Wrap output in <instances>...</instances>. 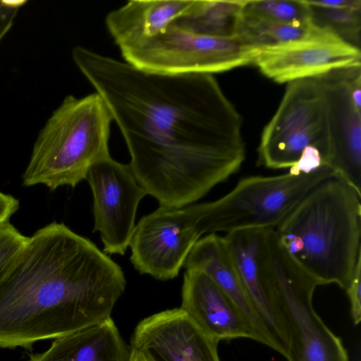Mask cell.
<instances>
[{
    "mask_svg": "<svg viewBox=\"0 0 361 361\" xmlns=\"http://www.w3.org/2000/svg\"><path fill=\"white\" fill-rule=\"evenodd\" d=\"M360 62V49L319 26L300 40L259 48L254 61L262 74L278 83L317 77Z\"/></svg>",
    "mask_w": 361,
    "mask_h": 361,
    "instance_id": "11",
    "label": "cell"
},
{
    "mask_svg": "<svg viewBox=\"0 0 361 361\" xmlns=\"http://www.w3.org/2000/svg\"><path fill=\"white\" fill-rule=\"evenodd\" d=\"M194 0H133L110 11L106 29L120 49L164 32Z\"/></svg>",
    "mask_w": 361,
    "mask_h": 361,
    "instance_id": "16",
    "label": "cell"
},
{
    "mask_svg": "<svg viewBox=\"0 0 361 361\" xmlns=\"http://www.w3.org/2000/svg\"><path fill=\"white\" fill-rule=\"evenodd\" d=\"M317 28L313 23L288 25L243 14L236 37L247 44L262 48L300 40L312 35Z\"/></svg>",
    "mask_w": 361,
    "mask_h": 361,
    "instance_id": "20",
    "label": "cell"
},
{
    "mask_svg": "<svg viewBox=\"0 0 361 361\" xmlns=\"http://www.w3.org/2000/svg\"><path fill=\"white\" fill-rule=\"evenodd\" d=\"M28 355L27 361H130V348L110 317L58 337L47 350Z\"/></svg>",
    "mask_w": 361,
    "mask_h": 361,
    "instance_id": "17",
    "label": "cell"
},
{
    "mask_svg": "<svg viewBox=\"0 0 361 361\" xmlns=\"http://www.w3.org/2000/svg\"><path fill=\"white\" fill-rule=\"evenodd\" d=\"M73 62L106 104L139 185L160 206L195 203L240 168L243 119L212 74H165L82 46Z\"/></svg>",
    "mask_w": 361,
    "mask_h": 361,
    "instance_id": "1",
    "label": "cell"
},
{
    "mask_svg": "<svg viewBox=\"0 0 361 361\" xmlns=\"http://www.w3.org/2000/svg\"><path fill=\"white\" fill-rule=\"evenodd\" d=\"M204 234L198 203L160 206L136 224L129 244L130 262L141 274L160 281L173 279Z\"/></svg>",
    "mask_w": 361,
    "mask_h": 361,
    "instance_id": "9",
    "label": "cell"
},
{
    "mask_svg": "<svg viewBox=\"0 0 361 361\" xmlns=\"http://www.w3.org/2000/svg\"><path fill=\"white\" fill-rule=\"evenodd\" d=\"M130 361H148L147 358L139 351L130 349Z\"/></svg>",
    "mask_w": 361,
    "mask_h": 361,
    "instance_id": "28",
    "label": "cell"
},
{
    "mask_svg": "<svg viewBox=\"0 0 361 361\" xmlns=\"http://www.w3.org/2000/svg\"><path fill=\"white\" fill-rule=\"evenodd\" d=\"M27 239L9 222L0 225V279Z\"/></svg>",
    "mask_w": 361,
    "mask_h": 361,
    "instance_id": "23",
    "label": "cell"
},
{
    "mask_svg": "<svg viewBox=\"0 0 361 361\" xmlns=\"http://www.w3.org/2000/svg\"><path fill=\"white\" fill-rule=\"evenodd\" d=\"M243 14L288 25L312 23L311 7L305 0L246 1Z\"/></svg>",
    "mask_w": 361,
    "mask_h": 361,
    "instance_id": "21",
    "label": "cell"
},
{
    "mask_svg": "<svg viewBox=\"0 0 361 361\" xmlns=\"http://www.w3.org/2000/svg\"><path fill=\"white\" fill-rule=\"evenodd\" d=\"M345 290L350 303L351 317L357 325L361 320V260L357 262Z\"/></svg>",
    "mask_w": 361,
    "mask_h": 361,
    "instance_id": "24",
    "label": "cell"
},
{
    "mask_svg": "<svg viewBox=\"0 0 361 361\" xmlns=\"http://www.w3.org/2000/svg\"><path fill=\"white\" fill-rule=\"evenodd\" d=\"M218 343L178 307L141 320L129 346L148 361H220Z\"/></svg>",
    "mask_w": 361,
    "mask_h": 361,
    "instance_id": "14",
    "label": "cell"
},
{
    "mask_svg": "<svg viewBox=\"0 0 361 361\" xmlns=\"http://www.w3.org/2000/svg\"><path fill=\"white\" fill-rule=\"evenodd\" d=\"M354 66L319 75L328 109L331 151L327 166L361 192V106L352 94Z\"/></svg>",
    "mask_w": 361,
    "mask_h": 361,
    "instance_id": "13",
    "label": "cell"
},
{
    "mask_svg": "<svg viewBox=\"0 0 361 361\" xmlns=\"http://www.w3.org/2000/svg\"><path fill=\"white\" fill-rule=\"evenodd\" d=\"M180 308L209 337L218 341L246 338L262 343L254 324L203 271L183 275Z\"/></svg>",
    "mask_w": 361,
    "mask_h": 361,
    "instance_id": "15",
    "label": "cell"
},
{
    "mask_svg": "<svg viewBox=\"0 0 361 361\" xmlns=\"http://www.w3.org/2000/svg\"><path fill=\"white\" fill-rule=\"evenodd\" d=\"M334 175L321 166L308 173L242 178L223 197L199 203L204 234L275 228L309 191Z\"/></svg>",
    "mask_w": 361,
    "mask_h": 361,
    "instance_id": "5",
    "label": "cell"
},
{
    "mask_svg": "<svg viewBox=\"0 0 361 361\" xmlns=\"http://www.w3.org/2000/svg\"><path fill=\"white\" fill-rule=\"evenodd\" d=\"M246 0H194L192 6L171 24L197 35L233 38Z\"/></svg>",
    "mask_w": 361,
    "mask_h": 361,
    "instance_id": "19",
    "label": "cell"
},
{
    "mask_svg": "<svg viewBox=\"0 0 361 361\" xmlns=\"http://www.w3.org/2000/svg\"><path fill=\"white\" fill-rule=\"evenodd\" d=\"M264 249L287 331L288 361H349L340 338L313 307L318 283L280 245L274 229L266 230Z\"/></svg>",
    "mask_w": 361,
    "mask_h": 361,
    "instance_id": "6",
    "label": "cell"
},
{
    "mask_svg": "<svg viewBox=\"0 0 361 361\" xmlns=\"http://www.w3.org/2000/svg\"><path fill=\"white\" fill-rule=\"evenodd\" d=\"M23 1L0 0V43L12 27Z\"/></svg>",
    "mask_w": 361,
    "mask_h": 361,
    "instance_id": "25",
    "label": "cell"
},
{
    "mask_svg": "<svg viewBox=\"0 0 361 361\" xmlns=\"http://www.w3.org/2000/svg\"><path fill=\"white\" fill-rule=\"evenodd\" d=\"M265 231L242 230L227 233L223 239L246 295L270 343V348L286 357L288 334L278 297L265 262Z\"/></svg>",
    "mask_w": 361,
    "mask_h": 361,
    "instance_id": "12",
    "label": "cell"
},
{
    "mask_svg": "<svg viewBox=\"0 0 361 361\" xmlns=\"http://www.w3.org/2000/svg\"><path fill=\"white\" fill-rule=\"evenodd\" d=\"M112 116L96 92L81 98L66 96L41 129L34 144L23 185L51 190L75 187L90 168L110 155Z\"/></svg>",
    "mask_w": 361,
    "mask_h": 361,
    "instance_id": "4",
    "label": "cell"
},
{
    "mask_svg": "<svg viewBox=\"0 0 361 361\" xmlns=\"http://www.w3.org/2000/svg\"><path fill=\"white\" fill-rule=\"evenodd\" d=\"M85 180L93 196V231H99L103 252L124 255L135 230L136 212L147 195L139 185L129 164L111 155L88 170Z\"/></svg>",
    "mask_w": 361,
    "mask_h": 361,
    "instance_id": "10",
    "label": "cell"
},
{
    "mask_svg": "<svg viewBox=\"0 0 361 361\" xmlns=\"http://www.w3.org/2000/svg\"><path fill=\"white\" fill-rule=\"evenodd\" d=\"M121 267L63 223L28 239L0 279V348L32 350L111 317L123 293Z\"/></svg>",
    "mask_w": 361,
    "mask_h": 361,
    "instance_id": "2",
    "label": "cell"
},
{
    "mask_svg": "<svg viewBox=\"0 0 361 361\" xmlns=\"http://www.w3.org/2000/svg\"><path fill=\"white\" fill-rule=\"evenodd\" d=\"M310 6L314 25L329 29L342 40L360 49L361 10Z\"/></svg>",
    "mask_w": 361,
    "mask_h": 361,
    "instance_id": "22",
    "label": "cell"
},
{
    "mask_svg": "<svg viewBox=\"0 0 361 361\" xmlns=\"http://www.w3.org/2000/svg\"><path fill=\"white\" fill-rule=\"evenodd\" d=\"M18 208L19 201L16 198L0 191V225L8 223Z\"/></svg>",
    "mask_w": 361,
    "mask_h": 361,
    "instance_id": "26",
    "label": "cell"
},
{
    "mask_svg": "<svg viewBox=\"0 0 361 361\" xmlns=\"http://www.w3.org/2000/svg\"><path fill=\"white\" fill-rule=\"evenodd\" d=\"M305 2L312 6H317L329 8H350L361 10L360 0H320L307 1Z\"/></svg>",
    "mask_w": 361,
    "mask_h": 361,
    "instance_id": "27",
    "label": "cell"
},
{
    "mask_svg": "<svg viewBox=\"0 0 361 361\" xmlns=\"http://www.w3.org/2000/svg\"><path fill=\"white\" fill-rule=\"evenodd\" d=\"M309 147L319 151L327 166L331 134L325 92L319 76L288 83L279 108L262 131L257 164L290 169Z\"/></svg>",
    "mask_w": 361,
    "mask_h": 361,
    "instance_id": "7",
    "label": "cell"
},
{
    "mask_svg": "<svg viewBox=\"0 0 361 361\" xmlns=\"http://www.w3.org/2000/svg\"><path fill=\"white\" fill-rule=\"evenodd\" d=\"M280 245L318 285L345 290L361 260V192L334 175L274 228Z\"/></svg>",
    "mask_w": 361,
    "mask_h": 361,
    "instance_id": "3",
    "label": "cell"
},
{
    "mask_svg": "<svg viewBox=\"0 0 361 361\" xmlns=\"http://www.w3.org/2000/svg\"><path fill=\"white\" fill-rule=\"evenodd\" d=\"M120 51L125 61L147 71L213 75L254 63L259 48L238 37L197 35L171 24L158 35Z\"/></svg>",
    "mask_w": 361,
    "mask_h": 361,
    "instance_id": "8",
    "label": "cell"
},
{
    "mask_svg": "<svg viewBox=\"0 0 361 361\" xmlns=\"http://www.w3.org/2000/svg\"><path fill=\"white\" fill-rule=\"evenodd\" d=\"M183 267L205 273L254 324L262 343L270 345L246 295L223 236L216 233L200 238L190 251Z\"/></svg>",
    "mask_w": 361,
    "mask_h": 361,
    "instance_id": "18",
    "label": "cell"
}]
</instances>
